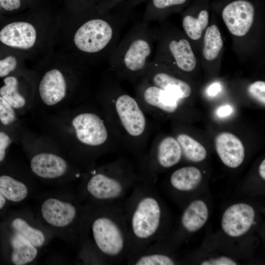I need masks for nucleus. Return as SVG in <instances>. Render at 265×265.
<instances>
[{"mask_svg": "<svg viewBox=\"0 0 265 265\" xmlns=\"http://www.w3.org/2000/svg\"><path fill=\"white\" fill-rule=\"evenodd\" d=\"M129 186L118 177L104 172L92 174L79 188L78 195L85 203L106 205L121 200L129 190Z\"/></svg>", "mask_w": 265, "mask_h": 265, "instance_id": "obj_6", "label": "nucleus"}, {"mask_svg": "<svg viewBox=\"0 0 265 265\" xmlns=\"http://www.w3.org/2000/svg\"><path fill=\"white\" fill-rule=\"evenodd\" d=\"M223 46V41L218 27L212 25L207 28L204 36L203 54L209 61L215 59Z\"/></svg>", "mask_w": 265, "mask_h": 265, "instance_id": "obj_22", "label": "nucleus"}, {"mask_svg": "<svg viewBox=\"0 0 265 265\" xmlns=\"http://www.w3.org/2000/svg\"><path fill=\"white\" fill-rule=\"evenodd\" d=\"M101 0H100V1H101Z\"/></svg>", "mask_w": 265, "mask_h": 265, "instance_id": "obj_41", "label": "nucleus"}, {"mask_svg": "<svg viewBox=\"0 0 265 265\" xmlns=\"http://www.w3.org/2000/svg\"><path fill=\"white\" fill-rule=\"evenodd\" d=\"M142 77L179 100L187 98L191 94V88L188 83L169 72L161 70L156 61L151 62Z\"/></svg>", "mask_w": 265, "mask_h": 265, "instance_id": "obj_13", "label": "nucleus"}, {"mask_svg": "<svg viewBox=\"0 0 265 265\" xmlns=\"http://www.w3.org/2000/svg\"><path fill=\"white\" fill-rule=\"evenodd\" d=\"M1 7L7 11H12L19 8L20 0H0Z\"/></svg>", "mask_w": 265, "mask_h": 265, "instance_id": "obj_34", "label": "nucleus"}, {"mask_svg": "<svg viewBox=\"0 0 265 265\" xmlns=\"http://www.w3.org/2000/svg\"><path fill=\"white\" fill-rule=\"evenodd\" d=\"M200 170L194 166H186L175 170L171 175L170 183L175 189L189 191L195 188L202 181Z\"/></svg>", "mask_w": 265, "mask_h": 265, "instance_id": "obj_20", "label": "nucleus"}, {"mask_svg": "<svg viewBox=\"0 0 265 265\" xmlns=\"http://www.w3.org/2000/svg\"><path fill=\"white\" fill-rule=\"evenodd\" d=\"M215 149L220 159L227 166L235 168L240 165L245 157V150L241 141L234 134L222 132L215 140Z\"/></svg>", "mask_w": 265, "mask_h": 265, "instance_id": "obj_16", "label": "nucleus"}, {"mask_svg": "<svg viewBox=\"0 0 265 265\" xmlns=\"http://www.w3.org/2000/svg\"><path fill=\"white\" fill-rule=\"evenodd\" d=\"M221 90V85L218 83H214L210 85L208 89V93L210 96H214Z\"/></svg>", "mask_w": 265, "mask_h": 265, "instance_id": "obj_36", "label": "nucleus"}, {"mask_svg": "<svg viewBox=\"0 0 265 265\" xmlns=\"http://www.w3.org/2000/svg\"><path fill=\"white\" fill-rule=\"evenodd\" d=\"M182 152L189 160L198 162L204 160L207 156V151L198 141L185 133L179 134L177 136Z\"/></svg>", "mask_w": 265, "mask_h": 265, "instance_id": "obj_23", "label": "nucleus"}, {"mask_svg": "<svg viewBox=\"0 0 265 265\" xmlns=\"http://www.w3.org/2000/svg\"><path fill=\"white\" fill-rule=\"evenodd\" d=\"M137 94L146 104L163 111L173 113L178 108V99L143 77L137 87Z\"/></svg>", "mask_w": 265, "mask_h": 265, "instance_id": "obj_14", "label": "nucleus"}, {"mask_svg": "<svg viewBox=\"0 0 265 265\" xmlns=\"http://www.w3.org/2000/svg\"><path fill=\"white\" fill-rule=\"evenodd\" d=\"M209 13L201 10L197 18L186 15L183 20V26L187 35L194 40H198L209 23Z\"/></svg>", "mask_w": 265, "mask_h": 265, "instance_id": "obj_24", "label": "nucleus"}, {"mask_svg": "<svg viewBox=\"0 0 265 265\" xmlns=\"http://www.w3.org/2000/svg\"><path fill=\"white\" fill-rule=\"evenodd\" d=\"M17 64V60L13 56H9L0 60V77L7 76L15 69Z\"/></svg>", "mask_w": 265, "mask_h": 265, "instance_id": "obj_30", "label": "nucleus"}, {"mask_svg": "<svg viewBox=\"0 0 265 265\" xmlns=\"http://www.w3.org/2000/svg\"><path fill=\"white\" fill-rule=\"evenodd\" d=\"M30 168L33 174L42 180L57 183L63 181L70 169L65 159L48 152L33 156L30 160Z\"/></svg>", "mask_w": 265, "mask_h": 265, "instance_id": "obj_9", "label": "nucleus"}, {"mask_svg": "<svg viewBox=\"0 0 265 265\" xmlns=\"http://www.w3.org/2000/svg\"><path fill=\"white\" fill-rule=\"evenodd\" d=\"M36 187L32 183L7 175L0 176V193L15 204H22L33 195Z\"/></svg>", "mask_w": 265, "mask_h": 265, "instance_id": "obj_18", "label": "nucleus"}, {"mask_svg": "<svg viewBox=\"0 0 265 265\" xmlns=\"http://www.w3.org/2000/svg\"><path fill=\"white\" fill-rule=\"evenodd\" d=\"M153 37L148 23L135 24L108 59L109 71L119 80L141 79L151 62Z\"/></svg>", "mask_w": 265, "mask_h": 265, "instance_id": "obj_4", "label": "nucleus"}, {"mask_svg": "<svg viewBox=\"0 0 265 265\" xmlns=\"http://www.w3.org/2000/svg\"><path fill=\"white\" fill-rule=\"evenodd\" d=\"M202 265H237L231 259L226 257H220L213 259L205 261L201 264Z\"/></svg>", "mask_w": 265, "mask_h": 265, "instance_id": "obj_33", "label": "nucleus"}, {"mask_svg": "<svg viewBox=\"0 0 265 265\" xmlns=\"http://www.w3.org/2000/svg\"><path fill=\"white\" fill-rule=\"evenodd\" d=\"M171 37L167 36L168 38L160 41L159 53L154 61L170 59V61L180 70L192 71L195 68L196 60L189 42L184 38L177 39Z\"/></svg>", "mask_w": 265, "mask_h": 265, "instance_id": "obj_10", "label": "nucleus"}, {"mask_svg": "<svg viewBox=\"0 0 265 265\" xmlns=\"http://www.w3.org/2000/svg\"><path fill=\"white\" fill-rule=\"evenodd\" d=\"M133 255L132 264L135 265H173L175 262L169 256L161 254L146 253L139 251L131 254Z\"/></svg>", "mask_w": 265, "mask_h": 265, "instance_id": "obj_26", "label": "nucleus"}, {"mask_svg": "<svg viewBox=\"0 0 265 265\" xmlns=\"http://www.w3.org/2000/svg\"><path fill=\"white\" fill-rule=\"evenodd\" d=\"M232 108L229 105H225L219 107L217 110V114L220 117L226 116L232 112Z\"/></svg>", "mask_w": 265, "mask_h": 265, "instance_id": "obj_35", "label": "nucleus"}, {"mask_svg": "<svg viewBox=\"0 0 265 265\" xmlns=\"http://www.w3.org/2000/svg\"><path fill=\"white\" fill-rule=\"evenodd\" d=\"M249 94L262 104L265 105V82L256 81L251 84L248 88Z\"/></svg>", "mask_w": 265, "mask_h": 265, "instance_id": "obj_29", "label": "nucleus"}, {"mask_svg": "<svg viewBox=\"0 0 265 265\" xmlns=\"http://www.w3.org/2000/svg\"><path fill=\"white\" fill-rule=\"evenodd\" d=\"M126 0H101L96 7L100 12L106 13L118 8Z\"/></svg>", "mask_w": 265, "mask_h": 265, "instance_id": "obj_31", "label": "nucleus"}, {"mask_svg": "<svg viewBox=\"0 0 265 265\" xmlns=\"http://www.w3.org/2000/svg\"><path fill=\"white\" fill-rule=\"evenodd\" d=\"M76 137L81 143L97 147L104 144L108 133L103 120L97 114L85 112L75 116L72 121Z\"/></svg>", "mask_w": 265, "mask_h": 265, "instance_id": "obj_8", "label": "nucleus"}, {"mask_svg": "<svg viewBox=\"0 0 265 265\" xmlns=\"http://www.w3.org/2000/svg\"><path fill=\"white\" fill-rule=\"evenodd\" d=\"M209 215L206 203L200 200L192 202L184 211L181 219L184 227L192 232L201 229L207 222Z\"/></svg>", "mask_w": 265, "mask_h": 265, "instance_id": "obj_19", "label": "nucleus"}, {"mask_svg": "<svg viewBox=\"0 0 265 265\" xmlns=\"http://www.w3.org/2000/svg\"><path fill=\"white\" fill-rule=\"evenodd\" d=\"M67 84L62 73L54 69L48 71L42 78L39 86L41 100L48 106L54 105L66 96Z\"/></svg>", "mask_w": 265, "mask_h": 265, "instance_id": "obj_17", "label": "nucleus"}, {"mask_svg": "<svg viewBox=\"0 0 265 265\" xmlns=\"http://www.w3.org/2000/svg\"><path fill=\"white\" fill-rule=\"evenodd\" d=\"M6 201V198L0 193V211L4 207Z\"/></svg>", "mask_w": 265, "mask_h": 265, "instance_id": "obj_39", "label": "nucleus"}, {"mask_svg": "<svg viewBox=\"0 0 265 265\" xmlns=\"http://www.w3.org/2000/svg\"><path fill=\"white\" fill-rule=\"evenodd\" d=\"M126 218L131 240V252L143 247L160 225L161 209L157 200L144 188L134 192Z\"/></svg>", "mask_w": 265, "mask_h": 265, "instance_id": "obj_5", "label": "nucleus"}, {"mask_svg": "<svg viewBox=\"0 0 265 265\" xmlns=\"http://www.w3.org/2000/svg\"><path fill=\"white\" fill-rule=\"evenodd\" d=\"M255 216V211L250 205L245 203L234 204L228 208L223 214L222 228L230 237L241 236L250 229Z\"/></svg>", "mask_w": 265, "mask_h": 265, "instance_id": "obj_12", "label": "nucleus"}, {"mask_svg": "<svg viewBox=\"0 0 265 265\" xmlns=\"http://www.w3.org/2000/svg\"><path fill=\"white\" fill-rule=\"evenodd\" d=\"M11 142V139L6 133L0 131V162L4 160L6 150Z\"/></svg>", "mask_w": 265, "mask_h": 265, "instance_id": "obj_32", "label": "nucleus"}, {"mask_svg": "<svg viewBox=\"0 0 265 265\" xmlns=\"http://www.w3.org/2000/svg\"><path fill=\"white\" fill-rule=\"evenodd\" d=\"M128 8H119L106 13L97 9L95 15L76 29L73 44L79 51L108 61L120 40L128 19Z\"/></svg>", "mask_w": 265, "mask_h": 265, "instance_id": "obj_3", "label": "nucleus"}, {"mask_svg": "<svg viewBox=\"0 0 265 265\" xmlns=\"http://www.w3.org/2000/svg\"><path fill=\"white\" fill-rule=\"evenodd\" d=\"M259 173L263 180H265V160L264 159L261 164H260L259 167Z\"/></svg>", "mask_w": 265, "mask_h": 265, "instance_id": "obj_37", "label": "nucleus"}, {"mask_svg": "<svg viewBox=\"0 0 265 265\" xmlns=\"http://www.w3.org/2000/svg\"><path fill=\"white\" fill-rule=\"evenodd\" d=\"M144 1L145 0H127V4L125 5L127 8H129L140 4Z\"/></svg>", "mask_w": 265, "mask_h": 265, "instance_id": "obj_38", "label": "nucleus"}, {"mask_svg": "<svg viewBox=\"0 0 265 265\" xmlns=\"http://www.w3.org/2000/svg\"><path fill=\"white\" fill-rule=\"evenodd\" d=\"M36 40V29L31 24L15 22L4 26L0 31V41L9 47L22 49L31 48Z\"/></svg>", "mask_w": 265, "mask_h": 265, "instance_id": "obj_15", "label": "nucleus"}, {"mask_svg": "<svg viewBox=\"0 0 265 265\" xmlns=\"http://www.w3.org/2000/svg\"><path fill=\"white\" fill-rule=\"evenodd\" d=\"M16 119L14 108L0 96V121L4 125L13 123Z\"/></svg>", "mask_w": 265, "mask_h": 265, "instance_id": "obj_28", "label": "nucleus"}, {"mask_svg": "<svg viewBox=\"0 0 265 265\" xmlns=\"http://www.w3.org/2000/svg\"><path fill=\"white\" fill-rule=\"evenodd\" d=\"M113 77L104 80V87L114 100L115 109L125 132L133 137L141 135L145 130V116L137 101L125 92Z\"/></svg>", "mask_w": 265, "mask_h": 265, "instance_id": "obj_7", "label": "nucleus"}, {"mask_svg": "<svg viewBox=\"0 0 265 265\" xmlns=\"http://www.w3.org/2000/svg\"><path fill=\"white\" fill-rule=\"evenodd\" d=\"M85 213L80 246L107 260L116 261L126 255L131 240L126 221L108 207L84 203Z\"/></svg>", "mask_w": 265, "mask_h": 265, "instance_id": "obj_1", "label": "nucleus"}, {"mask_svg": "<svg viewBox=\"0 0 265 265\" xmlns=\"http://www.w3.org/2000/svg\"><path fill=\"white\" fill-rule=\"evenodd\" d=\"M253 5L246 0L230 2L223 9L222 19L228 29L234 35L243 36L250 30L254 18Z\"/></svg>", "mask_w": 265, "mask_h": 265, "instance_id": "obj_11", "label": "nucleus"}, {"mask_svg": "<svg viewBox=\"0 0 265 265\" xmlns=\"http://www.w3.org/2000/svg\"><path fill=\"white\" fill-rule=\"evenodd\" d=\"M35 212L54 236L69 244L80 245L85 207L78 194L64 189L43 193L36 200Z\"/></svg>", "mask_w": 265, "mask_h": 265, "instance_id": "obj_2", "label": "nucleus"}, {"mask_svg": "<svg viewBox=\"0 0 265 265\" xmlns=\"http://www.w3.org/2000/svg\"><path fill=\"white\" fill-rule=\"evenodd\" d=\"M0 7H1V6H0Z\"/></svg>", "mask_w": 265, "mask_h": 265, "instance_id": "obj_40", "label": "nucleus"}, {"mask_svg": "<svg viewBox=\"0 0 265 265\" xmlns=\"http://www.w3.org/2000/svg\"><path fill=\"white\" fill-rule=\"evenodd\" d=\"M3 81L4 85L0 88V96L14 108L24 107L26 100L18 92L17 78L13 76L7 77Z\"/></svg>", "mask_w": 265, "mask_h": 265, "instance_id": "obj_25", "label": "nucleus"}, {"mask_svg": "<svg viewBox=\"0 0 265 265\" xmlns=\"http://www.w3.org/2000/svg\"><path fill=\"white\" fill-rule=\"evenodd\" d=\"M182 151L174 137L167 136L160 142L157 151V160L164 168H170L177 164L181 160Z\"/></svg>", "mask_w": 265, "mask_h": 265, "instance_id": "obj_21", "label": "nucleus"}, {"mask_svg": "<svg viewBox=\"0 0 265 265\" xmlns=\"http://www.w3.org/2000/svg\"><path fill=\"white\" fill-rule=\"evenodd\" d=\"M187 0H151L144 11L142 21L148 23L153 20L157 14L173 6L181 5Z\"/></svg>", "mask_w": 265, "mask_h": 265, "instance_id": "obj_27", "label": "nucleus"}]
</instances>
